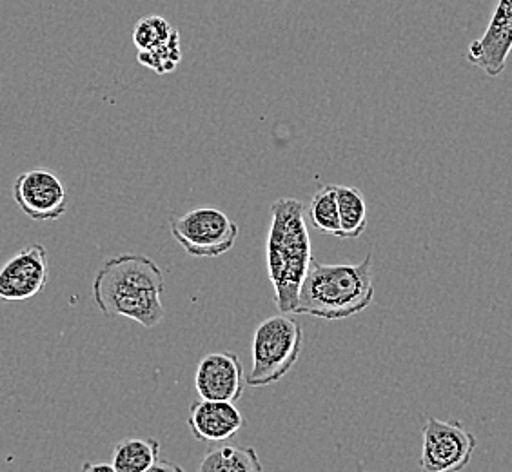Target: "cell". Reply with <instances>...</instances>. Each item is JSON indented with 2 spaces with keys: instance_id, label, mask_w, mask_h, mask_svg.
Here are the masks:
<instances>
[{
  "instance_id": "obj_6",
  "label": "cell",
  "mask_w": 512,
  "mask_h": 472,
  "mask_svg": "<svg viewBox=\"0 0 512 472\" xmlns=\"http://www.w3.org/2000/svg\"><path fill=\"white\" fill-rule=\"evenodd\" d=\"M478 447L476 436L462 422H442L429 416L424 425L420 467L425 472L463 471Z\"/></svg>"
},
{
  "instance_id": "obj_9",
  "label": "cell",
  "mask_w": 512,
  "mask_h": 472,
  "mask_svg": "<svg viewBox=\"0 0 512 472\" xmlns=\"http://www.w3.org/2000/svg\"><path fill=\"white\" fill-rule=\"evenodd\" d=\"M512 51V0H500L487 30L473 40L467 60L491 79L500 77Z\"/></svg>"
},
{
  "instance_id": "obj_13",
  "label": "cell",
  "mask_w": 512,
  "mask_h": 472,
  "mask_svg": "<svg viewBox=\"0 0 512 472\" xmlns=\"http://www.w3.org/2000/svg\"><path fill=\"white\" fill-rule=\"evenodd\" d=\"M200 472H262L258 453L253 447H231V445H211L204 460L198 465Z\"/></svg>"
},
{
  "instance_id": "obj_4",
  "label": "cell",
  "mask_w": 512,
  "mask_h": 472,
  "mask_svg": "<svg viewBox=\"0 0 512 472\" xmlns=\"http://www.w3.org/2000/svg\"><path fill=\"white\" fill-rule=\"evenodd\" d=\"M304 347V331L287 315L269 316L260 322L251 344V371L247 385L276 384L295 367Z\"/></svg>"
},
{
  "instance_id": "obj_8",
  "label": "cell",
  "mask_w": 512,
  "mask_h": 472,
  "mask_svg": "<svg viewBox=\"0 0 512 472\" xmlns=\"http://www.w3.org/2000/svg\"><path fill=\"white\" fill-rule=\"evenodd\" d=\"M48 278L46 247L26 246L0 269V302H24L40 295L48 286Z\"/></svg>"
},
{
  "instance_id": "obj_2",
  "label": "cell",
  "mask_w": 512,
  "mask_h": 472,
  "mask_svg": "<svg viewBox=\"0 0 512 472\" xmlns=\"http://www.w3.org/2000/svg\"><path fill=\"white\" fill-rule=\"evenodd\" d=\"M267 276L275 291L276 309L295 313L300 287L313 262L306 206L296 198H278L271 206L266 242Z\"/></svg>"
},
{
  "instance_id": "obj_17",
  "label": "cell",
  "mask_w": 512,
  "mask_h": 472,
  "mask_svg": "<svg viewBox=\"0 0 512 472\" xmlns=\"http://www.w3.org/2000/svg\"><path fill=\"white\" fill-rule=\"evenodd\" d=\"M175 28L169 24V20L160 15H149L138 20L133 30V44L138 51L153 50L162 46L173 35Z\"/></svg>"
},
{
  "instance_id": "obj_18",
  "label": "cell",
  "mask_w": 512,
  "mask_h": 472,
  "mask_svg": "<svg viewBox=\"0 0 512 472\" xmlns=\"http://www.w3.org/2000/svg\"><path fill=\"white\" fill-rule=\"evenodd\" d=\"M84 471H108V472H115V469H113V463H86L84 467H82Z\"/></svg>"
},
{
  "instance_id": "obj_1",
  "label": "cell",
  "mask_w": 512,
  "mask_h": 472,
  "mask_svg": "<svg viewBox=\"0 0 512 472\" xmlns=\"http://www.w3.org/2000/svg\"><path fill=\"white\" fill-rule=\"evenodd\" d=\"M162 269L149 256L122 253L104 262L93 280V298L106 316H124L153 329L164 320Z\"/></svg>"
},
{
  "instance_id": "obj_15",
  "label": "cell",
  "mask_w": 512,
  "mask_h": 472,
  "mask_svg": "<svg viewBox=\"0 0 512 472\" xmlns=\"http://www.w3.org/2000/svg\"><path fill=\"white\" fill-rule=\"evenodd\" d=\"M307 213L316 231L340 238V211H338L336 184L320 187L307 207Z\"/></svg>"
},
{
  "instance_id": "obj_12",
  "label": "cell",
  "mask_w": 512,
  "mask_h": 472,
  "mask_svg": "<svg viewBox=\"0 0 512 472\" xmlns=\"http://www.w3.org/2000/svg\"><path fill=\"white\" fill-rule=\"evenodd\" d=\"M160 458V443L155 438H124L113 449L115 472H149Z\"/></svg>"
},
{
  "instance_id": "obj_19",
  "label": "cell",
  "mask_w": 512,
  "mask_h": 472,
  "mask_svg": "<svg viewBox=\"0 0 512 472\" xmlns=\"http://www.w3.org/2000/svg\"><path fill=\"white\" fill-rule=\"evenodd\" d=\"M151 471H182L177 465H171V463H157Z\"/></svg>"
},
{
  "instance_id": "obj_10",
  "label": "cell",
  "mask_w": 512,
  "mask_h": 472,
  "mask_svg": "<svg viewBox=\"0 0 512 472\" xmlns=\"http://www.w3.org/2000/svg\"><path fill=\"white\" fill-rule=\"evenodd\" d=\"M242 360L233 351L206 354L198 362L195 387L204 400H224L237 404L246 389Z\"/></svg>"
},
{
  "instance_id": "obj_7",
  "label": "cell",
  "mask_w": 512,
  "mask_h": 472,
  "mask_svg": "<svg viewBox=\"0 0 512 472\" xmlns=\"http://www.w3.org/2000/svg\"><path fill=\"white\" fill-rule=\"evenodd\" d=\"M13 198L20 211L35 222H53L68 211L66 187L46 169H31L19 175L13 184Z\"/></svg>"
},
{
  "instance_id": "obj_16",
  "label": "cell",
  "mask_w": 512,
  "mask_h": 472,
  "mask_svg": "<svg viewBox=\"0 0 512 472\" xmlns=\"http://www.w3.org/2000/svg\"><path fill=\"white\" fill-rule=\"evenodd\" d=\"M137 60L144 68L155 71L158 75H168L177 69L182 60V40L178 30L162 46L148 51H138Z\"/></svg>"
},
{
  "instance_id": "obj_14",
  "label": "cell",
  "mask_w": 512,
  "mask_h": 472,
  "mask_svg": "<svg viewBox=\"0 0 512 472\" xmlns=\"http://www.w3.org/2000/svg\"><path fill=\"white\" fill-rule=\"evenodd\" d=\"M340 211V240H355L367 229L364 193L353 186H336Z\"/></svg>"
},
{
  "instance_id": "obj_11",
  "label": "cell",
  "mask_w": 512,
  "mask_h": 472,
  "mask_svg": "<svg viewBox=\"0 0 512 472\" xmlns=\"http://www.w3.org/2000/svg\"><path fill=\"white\" fill-rule=\"evenodd\" d=\"M188 423L191 434L200 442L222 443L246 427V418L233 402L200 398L189 409Z\"/></svg>"
},
{
  "instance_id": "obj_3",
  "label": "cell",
  "mask_w": 512,
  "mask_h": 472,
  "mask_svg": "<svg viewBox=\"0 0 512 472\" xmlns=\"http://www.w3.org/2000/svg\"><path fill=\"white\" fill-rule=\"evenodd\" d=\"M373 300V255L358 264H320L313 258L300 287L295 315L344 320L362 313Z\"/></svg>"
},
{
  "instance_id": "obj_5",
  "label": "cell",
  "mask_w": 512,
  "mask_h": 472,
  "mask_svg": "<svg viewBox=\"0 0 512 472\" xmlns=\"http://www.w3.org/2000/svg\"><path fill=\"white\" fill-rule=\"evenodd\" d=\"M169 231L189 256L217 258L237 244L240 227L224 211L215 207L191 209L169 220Z\"/></svg>"
}]
</instances>
